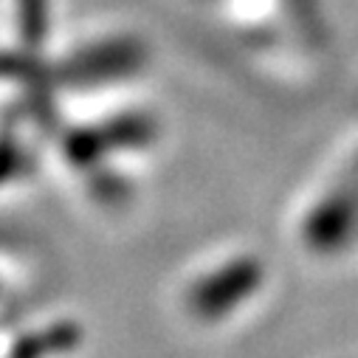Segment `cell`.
<instances>
[{
    "instance_id": "obj_1",
    "label": "cell",
    "mask_w": 358,
    "mask_h": 358,
    "mask_svg": "<svg viewBox=\"0 0 358 358\" xmlns=\"http://www.w3.org/2000/svg\"><path fill=\"white\" fill-rule=\"evenodd\" d=\"M268 282V265L257 251L237 248L201 265L181 291L184 313L201 327H220L248 310Z\"/></svg>"
},
{
    "instance_id": "obj_2",
    "label": "cell",
    "mask_w": 358,
    "mask_h": 358,
    "mask_svg": "<svg viewBox=\"0 0 358 358\" xmlns=\"http://www.w3.org/2000/svg\"><path fill=\"white\" fill-rule=\"evenodd\" d=\"M79 341H82V330L73 322H62L20 338L12 350V358H51L59 352H71Z\"/></svg>"
},
{
    "instance_id": "obj_3",
    "label": "cell",
    "mask_w": 358,
    "mask_h": 358,
    "mask_svg": "<svg viewBox=\"0 0 358 358\" xmlns=\"http://www.w3.org/2000/svg\"><path fill=\"white\" fill-rule=\"evenodd\" d=\"M23 169V152L12 141H0V184Z\"/></svg>"
}]
</instances>
